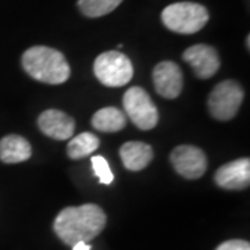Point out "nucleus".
Masks as SVG:
<instances>
[{"label":"nucleus","instance_id":"f257e3e1","mask_svg":"<svg viewBox=\"0 0 250 250\" xmlns=\"http://www.w3.org/2000/svg\"><path fill=\"white\" fill-rule=\"evenodd\" d=\"M107 223V215L98 205L65 207L54 218L53 229L56 235L68 246L80 242L88 243L102 232Z\"/></svg>","mask_w":250,"mask_h":250},{"label":"nucleus","instance_id":"f03ea898","mask_svg":"<svg viewBox=\"0 0 250 250\" xmlns=\"http://www.w3.org/2000/svg\"><path fill=\"white\" fill-rule=\"evenodd\" d=\"M21 64L31 78L49 85L64 83L71 74L64 54L47 46L29 47L22 54Z\"/></svg>","mask_w":250,"mask_h":250},{"label":"nucleus","instance_id":"7ed1b4c3","mask_svg":"<svg viewBox=\"0 0 250 250\" xmlns=\"http://www.w3.org/2000/svg\"><path fill=\"white\" fill-rule=\"evenodd\" d=\"M208 11L205 6L193 1H179L167 6L161 13L164 27L175 34H196L208 21Z\"/></svg>","mask_w":250,"mask_h":250},{"label":"nucleus","instance_id":"20e7f679","mask_svg":"<svg viewBox=\"0 0 250 250\" xmlns=\"http://www.w3.org/2000/svg\"><path fill=\"white\" fill-rule=\"evenodd\" d=\"M93 72L104 86L120 88L134 77V65L121 52L111 50L99 54L93 64Z\"/></svg>","mask_w":250,"mask_h":250},{"label":"nucleus","instance_id":"39448f33","mask_svg":"<svg viewBox=\"0 0 250 250\" xmlns=\"http://www.w3.org/2000/svg\"><path fill=\"white\" fill-rule=\"evenodd\" d=\"M245 98L241 85L232 80L217 83L208 95L207 107L210 116L218 121H229L238 114Z\"/></svg>","mask_w":250,"mask_h":250},{"label":"nucleus","instance_id":"423d86ee","mask_svg":"<svg viewBox=\"0 0 250 250\" xmlns=\"http://www.w3.org/2000/svg\"><path fill=\"white\" fill-rule=\"evenodd\" d=\"M125 116L139 129L149 131L159 123V111L149 93L141 86H132L125 92L123 98Z\"/></svg>","mask_w":250,"mask_h":250},{"label":"nucleus","instance_id":"0eeeda50","mask_svg":"<svg viewBox=\"0 0 250 250\" xmlns=\"http://www.w3.org/2000/svg\"><path fill=\"white\" fill-rule=\"evenodd\" d=\"M170 161L174 170L187 179L200 178L207 170V157L205 152L192 145L177 146L171 152Z\"/></svg>","mask_w":250,"mask_h":250},{"label":"nucleus","instance_id":"6e6552de","mask_svg":"<svg viewBox=\"0 0 250 250\" xmlns=\"http://www.w3.org/2000/svg\"><path fill=\"white\" fill-rule=\"evenodd\" d=\"M184 60L193 68L197 78L208 80L220 70L221 60L213 46L199 43L188 47L182 54Z\"/></svg>","mask_w":250,"mask_h":250},{"label":"nucleus","instance_id":"1a4fd4ad","mask_svg":"<svg viewBox=\"0 0 250 250\" xmlns=\"http://www.w3.org/2000/svg\"><path fill=\"white\" fill-rule=\"evenodd\" d=\"M153 83L161 98H178L184 88V77L178 64L174 62H159L153 70Z\"/></svg>","mask_w":250,"mask_h":250},{"label":"nucleus","instance_id":"9d476101","mask_svg":"<svg viewBox=\"0 0 250 250\" xmlns=\"http://www.w3.org/2000/svg\"><path fill=\"white\" fill-rule=\"evenodd\" d=\"M215 184L227 190H242L250 184V160L238 159L221 166L214 175Z\"/></svg>","mask_w":250,"mask_h":250},{"label":"nucleus","instance_id":"9b49d317","mask_svg":"<svg viewBox=\"0 0 250 250\" xmlns=\"http://www.w3.org/2000/svg\"><path fill=\"white\" fill-rule=\"evenodd\" d=\"M39 129L56 141H67L75 132V121L71 116L60 110H46L38 118Z\"/></svg>","mask_w":250,"mask_h":250},{"label":"nucleus","instance_id":"f8f14e48","mask_svg":"<svg viewBox=\"0 0 250 250\" xmlns=\"http://www.w3.org/2000/svg\"><path fill=\"white\" fill-rule=\"evenodd\" d=\"M120 157L126 170L141 171L152 163L153 149L147 143L126 142L120 147Z\"/></svg>","mask_w":250,"mask_h":250},{"label":"nucleus","instance_id":"ddd939ff","mask_svg":"<svg viewBox=\"0 0 250 250\" xmlns=\"http://www.w3.org/2000/svg\"><path fill=\"white\" fill-rule=\"evenodd\" d=\"M32 156V147L25 138L7 135L0 139V161L4 164H17Z\"/></svg>","mask_w":250,"mask_h":250},{"label":"nucleus","instance_id":"4468645a","mask_svg":"<svg viewBox=\"0 0 250 250\" xmlns=\"http://www.w3.org/2000/svg\"><path fill=\"white\" fill-rule=\"evenodd\" d=\"M92 125L100 132L113 134L125 128L126 116L124 111L118 110L117 107L100 108L92 117Z\"/></svg>","mask_w":250,"mask_h":250},{"label":"nucleus","instance_id":"2eb2a0df","mask_svg":"<svg viewBox=\"0 0 250 250\" xmlns=\"http://www.w3.org/2000/svg\"><path fill=\"white\" fill-rule=\"evenodd\" d=\"M99 146H100V141L96 135L92 132H82L78 136L72 138L67 145V154L72 160H78L88 157L89 154L96 152Z\"/></svg>","mask_w":250,"mask_h":250},{"label":"nucleus","instance_id":"dca6fc26","mask_svg":"<svg viewBox=\"0 0 250 250\" xmlns=\"http://www.w3.org/2000/svg\"><path fill=\"white\" fill-rule=\"evenodd\" d=\"M123 3V0H78V7L83 16L98 18L106 16Z\"/></svg>","mask_w":250,"mask_h":250},{"label":"nucleus","instance_id":"f3484780","mask_svg":"<svg viewBox=\"0 0 250 250\" xmlns=\"http://www.w3.org/2000/svg\"><path fill=\"white\" fill-rule=\"evenodd\" d=\"M92 167L93 171L96 174V177L100 181V184L103 185H110L113 181H114V175L110 170V166H108L107 160L102 156H93L92 157Z\"/></svg>","mask_w":250,"mask_h":250},{"label":"nucleus","instance_id":"a211bd4d","mask_svg":"<svg viewBox=\"0 0 250 250\" xmlns=\"http://www.w3.org/2000/svg\"><path fill=\"white\" fill-rule=\"evenodd\" d=\"M215 250H250V245L248 241L231 239V241L223 242L221 245H218Z\"/></svg>","mask_w":250,"mask_h":250},{"label":"nucleus","instance_id":"6ab92c4d","mask_svg":"<svg viewBox=\"0 0 250 250\" xmlns=\"http://www.w3.org/2000/svg\"><path fill=\"white\" fill-rule=\"evenodd\" d=\"M72 250H92V246L89 243H85V242H80L77 245L72 246Z\"/></svg>","mask_w":250,"mask_h":250},{"label":"nucleus","instance_id":"aec40b11","mask_svg":"<svg viewBox=\"0 0 250 250\" xmlns=\"http://www.w3.org/2000/svg\"><path fill=\"white\" fill-rule=\"evenodd\" d=\"M246 47H248V49H250V36L249 35L246 36Z\"/></svg>","mask_w":250,"mask_h":250}]
</instances>
